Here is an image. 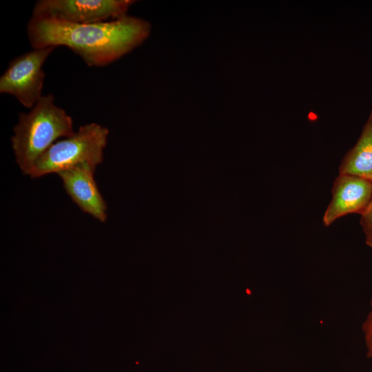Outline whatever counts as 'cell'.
Here are the masks:
<instances>
[{"label": "cell", "instance_id": "cell-7", "mask_svg": "<svg viewBox=\"0 0 372 372\" xmlns=\"http://www.w3.org/2000/svg\"><path fill=\"white\" fill-rule=\"evenodd\" d=\"M95 169L88 163H81L57 174L66 193L79 208L104 223L107 220V207L94 180Z\"/></svg>", "mask_w": 372, "mask_h": 372}, {"label": "cell", "instance_id": "cell-2", "mask_svg": "<svg viewBox=\"0 0 372 372\" xmlns=\"http://www.w3.org/2000/svg\"><path fill=\"white\" fill-rule=\"evenodd\" d=\"M11 143L16 162L28 175L37 159L60 138L72 135L73 121L54 102L52 94L43 95L30 111L19 114Z\"/></svg>", "mask_w": 372, "mask_h": 372}, {"label": "cell", "instance_id": "cell-1", "mask_svg": "<svg viewBox=\"0 0 372 372\" xmlns=\"http://www.w3.org/2000/svg\"><path fill=\"white\" fill-rule=\"evenodd\" d=\"M150 30L149 21L127 14L86 24L32 17L28 24L33 49L65 46L90 67L105 66L118 60L142 44Z\"/></svg>", "mask_w": 372, "mask_h": 372}, {"label": "cell", "instance_id": "cell-4", "mask_svg": "<svg viewBox=\"0 0 372 372\" xmlns=\"http://www.w3.org/2000/svg\"><path fill=\"white\" fill-rule=\"evenodd\" d=\"M55 48L33 49L13 59L0 77V93L12 95L24 107L32 108L43 96V65Z\"/></svg>", "mask_w": 372, "mask_h": 372}, {"label": "cell", "instance_id": "cell-3", "mask_svg": "<svg viewBox=\"0 0 372 372\" xmlns=\"http://www.w3.org/2000/svg\"><path fill=\"white\" fill-rule=\"evenodd\" d=\"M109 130L90 123L80 126L69 137L53 143L35 162L29 176L39 178L56 173L81 163L96 168L103 161Z\"/></svg>", "mask_w": 372, "mask_h": 372}, {"label": "cell", "instance_id": "cell-9", "mask_svg": "<svg viewBox=\"0 0 372 372\" xmlns=\"http://www.w3.org/2000/svg\"><path fill=\"white\" fill-rule=\"evenodd\" d=\"M362 330L366 348V355L369 358H372V298L371 309L362 324Z\"/></svg>", "mask_w": 372, "mask_h": 372}, {"label": "cell", "instance_id": "cell-8", "mask_svg": "<svg viewBox=\"0 0 372 372\" xmlns=\"http://www.w3.org/2000/svg\"><path fill=\"white\" fill-rule=\"evenodd\" d=\"M339 173L372 182V111L355 145L341 161Z\"/></svg>", "mask_w": 372, "mask_h": 372}, {"label": "cell", "instance_id": "cell-6", "mask_svg": "<svg viewBox=\"0 0 372 372\" xmlns=\"http://www.w3.org/2000/svg\"><path fill=\"white\" fill-rule=\"evenodd\" d=\"M372 205V182L355 176L341 174L335 178L332 198L324 212V226L331 225L340 217L362 215Z\"/></svg>", "mask_w": 372, "mask_h": 372}, {"label": "cell", "instance_id": "cell-5", "mask_svg": "<svg viewBox=\"0 0 372 372\" xmlns=\"http://www.w3.org/2000/svg\"><path fill=\"white\" fill-rule=\"evenodd\" d=\"M133 0H40L32 17L86 24L107 21L126 15Z\"/></svg>", "mask_w": 372, "mask_h": 372}, {"label": "cell", "instance_id": "cell-10", "mask_svg": "<svg viewBox=\"0 0 372 372\" xmlns=\"http://www.w3.org/2000/svg\"><path fill=\"white\" fill-rule=\"evenodd\" d=\"M360 225L365 235L366 244L372 247V205L361 215Z\"/></svg>", "mask_w": 372, "mask_h": 372}]
</instances>
